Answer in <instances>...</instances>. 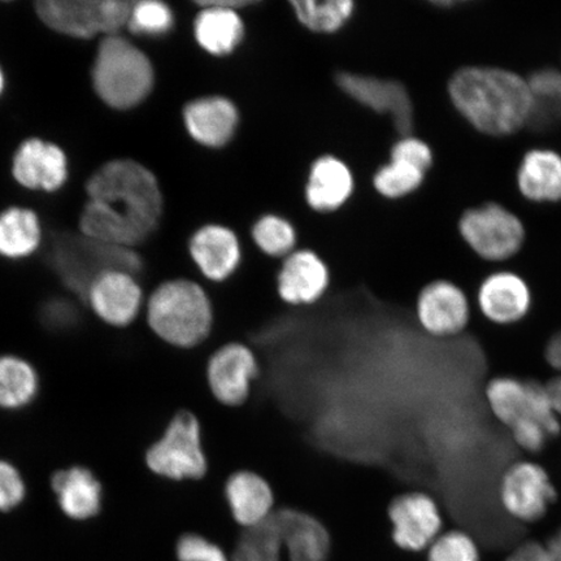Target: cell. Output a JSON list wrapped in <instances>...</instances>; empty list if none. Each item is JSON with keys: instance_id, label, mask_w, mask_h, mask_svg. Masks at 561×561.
I'll return each instance as SVG.
<instances>
[{"instance_id": "cell-16", "label": "cell", "mask_w": 561, "mask_h": 561, "mask_svg": "<svg viewBox=\"0 0 561 561\" xmlns=\"http://www.w3.org/2000/svg\"><path fill=\"white\" fill-rule=\"evenodd\" d=\"M85 299L98 318L116 328L133 324L144 310L145 296L131 273L110 271L90 285Z\"/></svg>"}, {"instance_id": "cell-3", "label": "cell", "mask_w": 561, "mask_h": 561, "mask_svg": "<svg viewBox=\"0 0 561 561\" xmlns=\"http://www.w3.org/2000/svg\"><path fill=\"white\" fill-rule=\"evenodd\" d=\"M146 324L165 345L196 348L214 328V306L205 286L192 278L161 283L146 301Z\"/></svg>"}, {"instance_id": "cell-37", "label": "cell", "mask_w": 561, "mask_h": 561, "mask_svg": "<svg viewBox=\"0 0 561 561\" xmlns=\"http://www.w3.org/2000/svg\"><path fill=\"white\" fill-rule=\"evenodd\" d=\"M26 486L15 466L0 460V512L11 511L24 501Z\"/></svg>"}, {"instance_id": "cell-13", "label": "cell", "mask_w": 561, "mask_h": 561, "mask_svg": "<svg viewBox=\"0 0 561 561\" xmlns=\"http://www.w3.org/2000/svg\"><path fill=\"white\" fill-rule=\"evenodd\" d=\"M259 376L261 364L254 350L240 342L216 350L207 364L209 390L217 402L227 407H241L248 402Z\"/></svg>"}, {"instance_id": "cell-42", "label": "cell", "mask_w": 561, "mask_h": 561, "mask_svg": "<svg viewBox=\"0 0 561 561\" xmlns=\"http://www.w3.org/2000/svg\"><path fill=\"white\" fill-rule=\"evenodd\" d=\"M546 389L549 391L553 410L561 420V374L552 377L549 382L546 383Z\"/></svg>"}, {"instance_id": "cell-19", "label": "cell", "mask_w": 561, "mask_h": 561, "mask_svg": "<svg viewBox=\"0 0 561 561\" xmlns=\"http://www.w3.org/2000/svg\"><path fill=\"white\" fill-rule=\"evenodd\" d=\"M280 541L286 561H329L334 541L327 525L307 512L276 508Z\"/></svg>"}, {"instance_id": "cell-38", "label": "cell", "mask_w": 561, "mask_h": 561, "mask_svg": "<svg viewBox=\"0 0 561 561\" xmlns=\"http://www.w3.org/2000/svg\"><path fill=\"white\" fill-rule=\"evenodd\" d=\"M514 444L526 454H538L545 450L552 438L542 424L533 420H524L510 427Z\"/></svg>"}, {"instance_id": "cell-20", "label": "cell", "mask_w": 561, "mask_h": 561, "mask_svg": "<svg viewBox=\"0 0 561 561\" xmlns=\"http://www.w3.org/2000/svg\"><path fill=\"white\" fill-rule=\"evenodd\" d=\"M188 249L196 268L209 283H227L240 268L241 245L228 228L208 226L199 229Z\"/></svg>"}, {"instance_id": "cell-9", "label": "cell", "mask_w": 561, "mask_h": 561, "mask_svg": "<svg viewBox=\"0 0 561 561\" xmlns=\"http://www.w3.org/2000/svg\"><path fill=\"white\" fill-rule=\"evenodd\" d=\"M485 401L491 415L507 430L520 421L533 420L542 424L552 438L561 432V420L553 410L546 385L497 376L486 385Z\"/></svg>"}, {"instance_id": "cell-39", "label": "cell", "mask_w": 561, "mask_h": 561, "mask_svg": "<svg viewBox=\"0 0 561 561\" xmlns=\"http://www.w3.org/2000/svg\"><path fill=\"white\" fill-rule=\"evenodd\" d=\"M391 159L404 161L426 173L433 165V151L424 140L407 136L392 146Z\"/></svg>"}, {"instance_id": "cell-10", "label": "cell", "mask_w": 561, "mask_h": 561, "mask_svg": "<svg viewBox=\"0 0 561 561\" xmlns=\"http://www.w3.org/2000/svg\"><path fill=\"white\" fill-rule=\"evenodd\" d=\"M497 501L512 520L535 524L542 520L558 501V490L550 473L539 462L517 460L501 476Z\"/></svg>"}, {"instance_id": "cell-6", "label": "cell", "mask_w": 561, "mask_h": 561, "mask_svg": "<svg viewBox=\"0 0 561 561\" xmlns=\"http://www.w3.org/2000/svg\"><path fill=\"white\" fill-rule=\"evenodd\" d=\"M147 471L171 482L198 481L207 474L208 460L203 447L202 427L191 411L173 416L161 436L147 448Z\"/></svg>"}, {"instance_id": "cell-45", "label": "cell", "mask_w": 561, "mask_h": 561, "mask_svg": "<svg viewBox=\"0 0 561 561\" xmlns=\"http://www.w3.org/2000/svg\"><path fill=\"white\" fill-rule=\"evenodd\" d=\"M265 376H268L270 378H272V380H276V381H278V382L283 383V381L277 380V378H275V377H271L268 374H265ZM284 383H285V382H284ZM287 385H289V383H287ZM291 386H293V385H291ZM304 390H305V389H304ZM308 391H310V390H308ZM313 392H314V391H313ZM321 394H322V392H321ZM333 396H335V394H333Z\"/></svg>"}, {"instance_id": "cell-7", "label": "cell", "mask_w": 561, "mask_h": 561, "mask_svg": "<svg viewBox=\"0 0 561 561\" xmlns=\"http://www.w3.org/2000/svg\"><path fill=\"white\" fill-rule=\"evenodd\" d=\"M133 4L125 0H41L34 7L48 30L91 39L121 33L128 26Z\"/></svg>"}, {"instance_id": "cell-2", "label": "cell", "mask_w": 561, "mask_h": 561, "mask_svg": "<svg viewBox=\"0 0 561 561\" xmlns=\"http://www.w3.org/2000/svg\"><path fill=\"white\" fill-rule=\"evenodd\" d=\"M456 111L477 131L507 137L528 126L531 96L528 80L497 67H462L448 80Z\"/></svg>"}, {"instance_id": "cell-4", "label": "cell", "mask_w": 561, "mask_h": 561, "mask_svg": "<svg viewBox=\"0 0 561 561\" xmlns=\"http://www.w3.org/2000/svg\"><path fill=\"white\" fill-rule=\"evenodd\" d=\"M91 79L104 104L126 111L137 107L150 95L156 73L147 55L116 34L101 39Z\"/></svg>"}, {"instance_id": "cell-23", "label": "cell", "mask_w": 561, "mask_h": 561, "mask_svg": "<svg viewBox=\"0 0 561 561\" xmlns=\"http://www.w3.org/2000/svg\"><path fill=\"white\" fill-rule=\"evenodd\" d=\"M53 489L61 511L73 520H89L100 514L103 489L90 469L70 467L56 472Z\"/></svg>"}, {"instance_id": "cell-34", "label": "cell", "mask_w": 561, "mask_h": 561, "mask_svg": "<svg viewBox=\"0 0 561 561\" xmlns=\"http://www.w3.org/2000/svg\"><path fill=\"white\" fill-rule=\"evenodd\" d=\"M426 561H481L480 547L465 530L442 531L427 547Z\"/></svg>"}, {"instance_id": "cell-5", "label": "cell", "mask_w": 561, "mask_h": 561, "mask_svg": "<svg viewBox=\"0 0 561 561\" xmlns=\"http://www.w3.org/2000/svg\"><path fill=\"white\" fill-rule=\"evenodd\" d=\"M51 263L62 283L87 297L94 279L110 271L137 275L144 268L142 257L135 249L104 243L80 233H61L55 238Z\"/></svg>"}, {"instance_id": "cell-43", "label": "cell", "mask_w": 561, "mask_h": 561, "mask_svg": "<svg viewBox=\"0 0 561 561\" xmlns=\"http://www.w3.org/2000/svg\"><path fill=\"white\" fill-rule=\"evenodd\" d=\"M549 545L551 549L561 557V529L559 530L558 536L553 538Z\"/></svg>"}, {"instance_id": "cell-15", "label": "cell", "mask_w": 561, "mask_h": 561, "mask_svg": "<svg viewBox=\"0 0 561 561\" xmlns=\"http://www.w3.org/2000/svg\"><path fill=\"white\" fill-rule=\"evenodd\" d=\"M476 301L480 313L491 324L512 327L528 318L533 308V293L518 273L497 271L482 279Z\"/></svg>"}, {"instance_id": "cell-25", "label": "cell", "mask_w": 561, "mask_h": 561, "mask_svg": "<svg viewBox=\"0 0 561 561\" xmlns=\"http://www.w3.org/2000/svg\"><path fill=\"white\" fill-rule=\"evenodd\" d=\"M194 33L203 50L216 56L233 53L241 44L244 27L238 11L224 9L213 2H201Z\"/></svg>"}, {"instance_id": "cell-33", "label": "cell", "mask_w": 561, "mask_h": 561, "mask_svg": "<svg viewBox=\"0 0 561 561\" xmlns=\"http://www.w3.org/2000/svg\"><path fill=\"white\" fill-rule=\"evenodd\" d=\"M252 236L257 248L273 257L289 256L297 241L290 224L277 216H265L259 220Z\"/></svg>"}, {"instance_id": "cell-28", "label": "cell", "mask_w": 561, "mask_h": 561, "mask_svg": "<svg viewBox=\"0 0 561 561\" xmlns=\"http://www.w3.org/2000/svg\"><path fill=\"white\" fill-rule=\"evenodd\" d=\"M531 111L528 126L538 131L550 130L561 124V72L542 68L529 76Z\"/></svg>"}, {"instance_id": "cell-35", "label": "cell", "mask_w": 561, "mask_h": 561, "mask_svg": "<svg viewBox=\"0 0 561 561\" xmlns=\"http://www.w3.org/2000/svg\"><path fill=\"white\" fill-rule=\"evenodd\" d=\"M173 13L165 3L142 0L133 4L128 27L133 33L158 35L170 32Z\"/></svg>"}, {"instance_id": "cell-17", "label": "cell", "mask_w": 561, "mask_h": 561, "mask_svg": "<svg viewBox=\"0 0 561 561\" xmlns=\"http://www.w3.org/2000/svg\"><path fill=\"white\" fill-rule=\"evenodd\" d=\"M331 272L313 251H297L286 257L276 276L278 298L289 307H312L325 298Z\"/></svg>"}, {"instance_id": "cell-30", "label": "cell", "mask_w": 561, "mask_h": 561, "mask_svg": "<svg viewBox=\"0 0 561 561\" xmlns=\"http://www.w3.org/2000/svg\"><path fill=\"white\" fill-rule=\"evenodd\" d=\"M230 558L231 561H286L275 514L256 528L242 530Z\"/></svg>"}, {"instance_id": "cell-21", "label": "cell", "mask_w": 561, "mask_h": 561, "mask_svg": "<svg viewBox=\"0 0 561 561\" xmlns=\"http://www.w3.org/2000/svg\"><path fill=\"white\" fill-rule=\"evenodd\" d=\"M224 494L231 518L242 530L256 528L275 514V493L268 481L255 472L240 471L231 474Z\"/></svg>"}, {"instance_id": "cell-24", "label": "cell", "mask_w": 561, "mask_h": 561, "mask_svg": "<svg viewBox=\"0 0 561 561\" xmlns=\"http://www.w3.org/2000/svg\"><path fill=\"white\" fill-rule=\"evenodd\" d=\"M518 192L533 203L561 202V156L549 149L525 153L518 164Z\"/></svg>"}, {"instance_id": "cell-12", "label": "cell", "mask_w": 561, "mask_h": 561, "mask_svg": "<svg viewBox=\"0 0 561 561\" xmlns=\"http://www.w3.org/2000/svg\"><path fill=\"white\" fill-rule=\"evenodd\" d=\"M472 319V306L458 284L434 279L421 287L415 304L419 328L432 339L446 340L466 331Z\"/></svg>"}, {"instance_id": "cell-36", "label": "cell", "mask_w": 561, "mask_h": 561, "mask_svg": "<svg viewBox=\"0 0 561 561\" xmlns=\"http://www.w3.org/2000/svg\"><path fill=\"white\" fill-rule=\"evenodd\" d=\"M174 553L178 561H231L226 547L196 531L181 533Z\"/></svg>"}, {"instance_id": "cell-44", "label": "cell", "mask_w": 561, "mask_h": 561, "mask_svg": "<svg viewBox=\"0 0 561 561\" xmlns=\"http://www.w3.org/2000/svg\"><path fill=\"white\" fill-rule=\"evenodd\" d=\"M3 89H4V76H3L2 68H0V94H2Z\"/></svg>"}, {"instance_id": "cell-11", "label": "cell", "mask_w": 561, "mask_h": 561, "mask_svg": "<svg viewBox=\"0 0 561 561\" xmlns=\"http://www.w3.org/2000/svg\"><path fill=\"white\" fill-rule=\"evenodd\" d=\"M390 538L399 550L423 552L444 531V515L436 497L424 490H407L386 510Z\"/></svg>"}, {"instance_id": "cell-22", "label": "cell", "mask_w": 561, "mask_h": 561, "mask_svg": "<svg viewBox=\"0 0 561 561\" xmlns=\"http://www.w3.org/2000/svg\"><path fill=\"white\" fill-rule=\"evenodd\" d=\"M184 121L196 142L207 147H222L234 136L238 112L226 98H202L186 105Z\"/></svg>"}, {"instance_id": "cell-1", "label": "cell", "mask_w": 561, "mask_h": 561, "mask_svg": "<svg viewBox=\"0 0 561 561\" xmlns=\"http://www.w3.org/2000/svg\"><path fill=\"white\" fill-rule=\"evenodd\" d=\"M87 194L80 231L104 243L135 249L149 240L163 215L158 179L136 160L103 164L88 180Z\"/></svg>"}, {"instance_id": "cell-8", "label": "cell", "mask_w": 561, "mask_h": 561, "mask_svg": "<svg viewBox=\"0 0 561 561\" xmlns=\"http://www.w3.org/2000/svg\"><path fill=\"white\" fill-rule=\"evenodd\" d=\"M459 233L477 256L493 263L516 256L526 237L520 217L494 202L466 209Z\"/></svg>"}, {"instance_id": "cell-32", "label": "cell", "mask_w": 561, "mask_h": 561, "mask_svg": "<svg viewBox=\"0 0 561 561\" xmlns=\"http://www.w3.org/2000/svg\"><path fill=\"white\" fill-rule=\"evenodd\" d=\"M426 173L401 160H390L375 175V187L386 198L398 199L415 193L423 185Z\"/></svg>"}, {"instance_id": "cell-29", "label": "cell", "mask_w": 561, "mask_h": 561, "mask_svg": "<svg viewBox=\"0 0 561 561\" xmlns=\"http://www.w3.org/2000/svg\"><path fill=\"white\" fill-rule=\"evenodd\" d=\"M39 378L31 363L15 355L0 356V409L20 410L37 397Z\"/></svg>"}, {"instance_id": "cell-27", "label": "cell", "mask_w": 561, "mask_h": 561, "mask_svg": "<svg viewBox=\"0 0 561 561\" xmlns=\"http://www.w3.org/2000/svg\"><path fill=\"white\" fill-rule=\"evenodd\" d=\"M42 229L32 209L11 207L0 214V255L23 259L39 248Z\"/></svg>"}, {"instance_id": "cell-40", "label": "cell", "mask_w": 561, "mask_h": 561, "mask_svg": "<svg viewBox=\"0 0 561 561\" xmlns=\"http://www.w3.org/2000/svg\"><path fill=\"white\" fill-rule=\"evenodd\" d=\"M506 561H561V557L550 545L528 542L517 547Z\"/></svg>"}, {"instance_id": "cell-26", "label": "cell", "mask_w": 561, "mask_h": 561, "mask_svg": "<svg viewBox=\"0 0 561 561\" xmlns=\"http://www.w3.org/2000/svg\"><path fill=\"white\" fill-rule=\"evenodd\" d=\"M353 188V174L347 165L333 157H324L311 168L306 195L313 209L329 213L345 205Z\"/></svg>"}, {"instance_id": "cell-18", "label": "cell", "mask_w": 561, "mask_h": 561, "mask_svg": "<svg viewBox=\"0 0 561 561\" xmlns=\"http://www.w3.org/2000/svg\"><path fill=\"white\" fill-rule=\"evenodd\" d=\"M12 174L21 186L31 191H59L68 179L66 153L59 146L39 138L27 139L13 157Z\"/></svg>"}, {"instance_id": "cell-14", "label": "cell", "mask_w": 561, "mask_h": 561, "mask_svg": "<svg viewBox=\"0 0 561 561\" xmlns=\"http://www.w3.org/2000/svg\"><path fill=\"white\" fill-rule=\"evenodd\" d=\"M336 85L354 101L377 114L388 115L403 137L411 136L415 126V110L409 90L402 82L378 77L342 72Z\"/></svg>"}, {"instance_id": "cell-31", "label": "cell", "mask_w": 561, "mask_h": 561, "mask_svg": "<svg viewBox=\"0 0 561 561\" xmlns=\"http://www.w3.org/2000/svg\"><path fill=\"white\" fill-rule=\"evenodd\" d=\"M301 25L316 33L340 31L353 15L355 4L351 0H296L291 3Z\"/></svg>"}, {"instance_id": "cell-41", "label": "cell", "mask_w": 561, "mask_h": 561, "mask_svg": "<svg viewBox=\"0 0 561 561\" xmlns=\"http://www.w3.org/2000/svg\"><path fill=\"white\" fill-rule=\"evenodd\" d=\"M547 366L561 374V331L553 334L545 347Z\"/></svg>"}]
</instances>
